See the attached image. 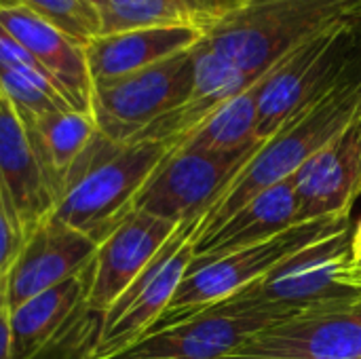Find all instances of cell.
Segmentation results:
<instances>
[{
  "mask_svg": "<svg viewBox=\"0 0 361 359\" xmlns=\"http://www.w3.org/2000/svg\"><path fill=\"white\" fill-rule=\"evenodd\" d=\"M203 42L252 78L319 32L361 23V0H226L199 8Z\"/></svg>",
  "mask_w": 361,
  "mask_h": 359,
  "instance_id": "obj_1",
  "label": "cell"
},
{
  "mask_svg": "<svg viewBox=\"0 0 361 359\" xmlns=\"http://www.w3.org/2000/svg\"><path fill=\"white\" fill-rule=\"evenodd\" d=\"M360 108L361 44L351 66L324 95L292 114L273 138L258 146L216 205L205 214L197 237L216 231L269 186L290 180L324 144L349 125Z\"/></svg>",
  "mask_w": 361,
  "mask_h": 359,
  "instance_id": "obj_2",
  "label": "cell"
},
{
  "mask_svg": "<svg viewBox=\"0 0 361 359\" xmlns=\"http://www.w3.org/2000/svg\"><path fill=\"white\" fill-rule=\"evenodd\" d=\"M173 148L161 140L114 142L97 129L70 167L51 218L99 245L133 212V199Z\"/></svg>",
  "mask_w": 361,
  "mask_h": 359,
  "instance_id": "obj_3",
  "label": "cell"
},
{
  "mask_svg": "<svg viewBox=\"0 0 361 359\" xmlns=\"http://www.w3.org/2000/svg\"><path fill=\"white\" fill-rule=\"evenodd\" d=\"M349 229V218H324L296 224L262 243L250 245L222 258H195L186 271V277L178 286L171 303L167 305L165 313L154 322V326L146 334H152L157 330L169 328L197 315L199 311L267 277L273 269H277L283 260L298 254L300 250Z\"/></svg>",
  "mask_w": 361,
  "mask_h": 359,
  "instance_id": "obj_4",
  "label": "cell"
},
{
  "mask_svg": "<svg viewBox=\"0 0 361 359\" xmlns=\"http://www.w3.org/2000/svg\"><path fill=\"white\" fill-rule=\"evenodd\" d=\"M360 44L361 23H341L281 57L260 87L256 138H273L292 114L324 95L351 66Z\"/></svg>",
  "mask_w": 361,
  "mask_h": 359,
  "instance_id": "obj_5",
  "label": "cell"
},
{
  "mask_svg": "<svg viewBox=\"0 0 361 359\" xmlns=\"http://www.w3.org/2000/svg\"><path fill=\"white\" fill-rule=\"evenodd\" d=\"M349 231L300 250L267 277L233 294V298L260 307L279 320L328 305L361 300V288L349 284L353 269Z\"/></svg>",
  "mask_w": 361,
  "mask_h": 359,
  "instance_id": "obj_6",
  "label": "cell"
},
{
  "mask_svg": "<svg viewBox=\"0 0 361 359\" xmlns=\"http://www.w3.org/2000/svg\"><path fill=\"white\" fill-rule=\"evenodd\" d=\"M201 222L203 218L180 224L152 262L102 315L97 341L85 359L112 358L154 326L195 260V239Z\"/></svg>",
  "mask_w": 361,
  "mask_h": 359,
  "instance_id": "obj_7",
  "label": "cell"
},
{
  "mask_svg": "<svg viewBox=\"0 0 361 359\" xmlns=\"http://www.w3.org/2000/svg\"><path fill=\"white\" fill-rule=\"evenodd\" d=\"M192 51L195 47L140 72L95 83L91 114L97 129L114 142H127L184 106L195 85Z\"/></svg>",
  "mask_w": 361,
  "mask_h": 359,
  "instance_id": "obj_8",
  "label": "cell"
},
{
  "mask_svg": "<svg viewBox=\"0 0 361 359\" xmlns=\"http://www.w3.org/2000/svg\"><path fill=\"white\" fill-rule=\"evenodd\" d=\"M258 146L231 154L176 146L137 193L133 209L176 226L205 218Z\"/></svg>",
  "mask_w": 361,
  "mask_h": 359,
  "instance_id": "obj_9",
  "label": "cell"
},
{
  "mask_svg": "<svg viewBox=\"0 0 361 359\" xmlns=\"http://www.w3.org/2000/svg\"><path fill=\"white\" fill-rule=\"evenodd\" d=\"M277 315L233 296L197 315L142 336L108 359H226Z\"/></svg>",
  "mask_w": 361,
  "mask_h": 359,
  "instance_id": "obj_10",
  "label": "cell"
},
{
  "mask_svg": "<svg viewBox=\"0 0 361 359\" xmlns=\"http://www.w3.org/2000/svg\"><path fill=\"white\" fill-rule=\"evenodd\" d=\"M361 300L311 309L254 332L226 359H360Z\"/></svg>",
  "mask_w": 361,
  "mask_h": 359,
  "instance_id": "obj_11",
  "label": "cell"
},
{
  "mask_svg": "<svg viewBox=\"0 0 361 359\" xmlns=\"http://www.w3.org/2000/svg\"><path fill=\"white\" fill-rule=\"evenodd\" d=\"M298 224L349 218L361 195V108L294 176Z\"/></svg>",
  "mask_w": 361,
  "mask_h": 359,
  "instance_id": "obj_12",
  "label": "cell"
},
{
  "mask_svg": "<svg viewBox=\"0 0 361 359\" xmlns=\"http://www.w3.org/2000/svg\"><path fill=\"white\" fill-rule=\"evenodd\" d=\"M97 248L93 239L76 229L51 216L42 220L25 237L4 279L8 311L80 273L95 258Z\"/></svg>",
  "mask_w": 361,
  "mask_h": 359,
  "instance_id": "obj_13",
  "label": "cell"
},
{
  "mask_svg": "<svg viewBox=\"0 0 361 359\" xmlns=\"http://www.w3.org/2000/svg\"><path fill=\"white\" fill-rule=\"evenodd\" d=\"M176 224L133 209L104 239L95 254V275L87 294V315L102 317L176 233Z\"/></svg>",
  "mask_w": 361,
  "mask_h": 359,
  "instance_id": "obj_14",
  "label": "cell"
},
{
  "mask_svg": "<svg viewBox=\"0 0 361 359\" xmlns=\"http://www.w3.org/2000/svg\"><path fill=\"white\" fill-rule=\"evenodd\" d=\"M0 25L44 68L74 110L91 114L93 80L82 42L21 4L0 8Z\"/></svg>",
  "mask_w": 361,
  "mask_h": 359,
  "instance_id": "obj_15",
  "label": "cell"
},
{
  "mask_svg": "<svg viewBox=\"0 0 361 359\" xmlns=\"http://www.w3.org/2000/svg\"><path fill=\"white\" fill-rule=\"evenodd\" d=\"M0 186L27 237L55 209L30 135L11 99L0 89Z\"/></svg>",
  "mask_w": 361,
  "mask_h": 359,
  "instance_id": "obj_16",
  "label": "cell"
},
{
  "mask_svg": "<svg viewBox=\"0 0 361 359\" xmlns=\"http://www.w3.org/2000/svg\"><path fill=\"white\" fill-rule=\"evenodd\" d=\"M93 275L95 258L80 273L8 311L11 359H36L72 322L87 313L85 305Z\"/></svg>",
  "mask_w": 361,
  "mask_h": 359,
  "instance_id": "obj_17",
  "label": "cell"
},
{
  "mask_svg": "<svg viewBox=\"0 0 361 359\" xmlns=\"http://www.w3.org/2000/svg\"><path fill=\"white\" fill-rule=\"evenodd\" d=\"M201 40L199 23L99 34L85 44L89 74L93 85L114 80L190 51Z\"/></svg>",
  "mask_w": 361,
  "mask_h": 359,
  "instance_id": "obj_18",
  "label": "cell"
},
{
  "mask_svg": "<svg viewBox=\"0 0 361 359\" xmlns=\"http://www.w3.org/2000/svg\"><path fill=\"white\" fill-rule=\"evenodd\" d=\"M298 224V199L294 182L283 180L256 195L216 231L195 239V258L214 260L250 245L262 243Z\"/></svg>",
  "mask_w": 361,
  "mask_h": 359,
  "instance_id": "obj_19",
  "label": "cell"
},
{
  "mask_svg": "<svg viewBox=\"0 0 361 359\" xmlns=\"http://www.w3.org/2000/svg\"><path fill=\"white\" fill-rule=\"evenodd\" d=\"M21 121L57 205L70 167L97 133L95 118L89 112L66 108L34 116H21Z\"/></svg>",
  "mask_w": 361,
  "mask_h": 359,
  "instance_id": "obj_20",
  "label": "cell"
},
{
  "mask_svg": "<svg viewBox=\"0 0 361 359\" xmlns=\"http://www.w3.org/2000/svg\"><path fill=\"white\" fill-rule=\"evenodd\" d=\"M264 76L258 78L252 87H247L239 95L220 104L192 133L184 138L180 146L205 150L214 154H231L258 146L260 144V140L256 138L258 95Z\"/></svg>",
  "mask_w": 361,
  "mask_h": 359,
  "instance_id": "obj_21",
  "label": "cell"
},
{
  "mask_svg": "<svg viewBox=\"0 0 361 359\" xmlns=\"http://www.w3.org/2000/svg\"><path fill=\"white\" fill-rule=\"evenodd\" d=\"M99 17V34L197 23L190 0H89Z\"/></svg>",
  "mask_w": 361,
  "mask_h": 359,
  "instance_id": "obj_22",
  "label": "cell"
},
{
  "mask_svg": "<svg viewBox=\"0 0 361 359\" xmlns=\"http://www.w3.org/2000/svg\"><path fill=\"white\" fill-rule=\"evenodd\" d=\"M195 85L190 104L212 114L220 104L239 95L252 87L258 78H252L231 59L209 49L203 40L195 47ZM262 78V76H260Z\"/></svg>",
  "mask_w": 361,
  "mask_h": 359,
  "instance_id": "obj_23",
  "label": "cell"
},
{
  "mask_svg": "<svg viewBox=\"0 0 361 359\" xmlns=\"http://www.w3.org/2000/svg\"><path fill=\"white\" fill-rule=\"evenodd\" d=\"M68 36L87 44L99 36V17L89 0H17Z\"/></svg>",
  "mask_w": 361,
  "mask_h": 359,
  "instance_id": "obj_24",
  "label": "cell"
},
{
  "mask_svg": "<svg viewBox=\"0 0 361 359\" xmlns=\"http://www.w3.org/2000/svg\"><path fill=\"white\" fill-rule=\"evenodd\" d=\"M23 241H25L23 231H21L17 218L13 216L11 205L0 186V286L4 284Z\"/></svg>",
  "mask_w": 361,
  "mask_h": 359,
  "instance_id": "obj_25",
  "label": "cell"
},
{
  "mask_svg": "<svg viewBox=\"0 0 361 359\" xmlns=\"http://www.w3.org/2000/svg\"><path fill=\"white\" fill-rule=\"evenodd\" d=\"M0 359H11V330H8V307L4 303V288L0 294Z\"/></svg>",
  "mask_w": 361,
  "mask_h": 359,
  "instance_id": "obj_26",
  "label": "cell"
},
{
  "mask_svg": "<svg viewBox=\"0 0 361 359\" xmlns=\"http://www.w3.org/2000/svg\"><path fill=\"white\" fill-rule=\"evenodd\" d=\"M351 258H353V267L361 269V222L355 235L351 237Z\"/></svg>",
  "mask_w": 361,
  "mask_h": 359,
  "instance_id": "obj_27",
  "label": "cell"
},
{
  "mask_svg": "<svg viewBox=\"0 0 361 359\" xmlns=\"http://www.w3.org/2000/svg\"><path fill=\"white\" fill-rule=\"evenodd\" d=\"M17 0H0V8H8V6H15Z\"/></svg>",
  "mask_w": 361,
  "mask_h": 359,
  "instance_id": "obj_28",
  "label": "cell"
},
{
  "mask_svg": "<svg viewBox=\"0 0 361 359\" xmlns=\"http://www.w3.org/2000/svg\"><path fill=\"white\" fill-rule=\"evenodd\" d=\"M2 288H4V284H2V286H0V294H2Z\"/></svg>",
  "mask_w": 361,
  "mask_h": 359,
  "instance_id": "obj_29",
  "label": "cell"
},
{
  "mask_svg": "<svg viewBox=\"0 0 361 359\" xmlns=\"http://www.w3.org/2000/svg\"><path fill=\"white\" fill-rule=\"evenodd\" d=\"M360 359H361V358H360Z\"/></svg>",
  "mask_w": 361,
  "mask_h": 359,
  "instance_id": "obj_30",
  "label": "cell"
}]
</instances>
